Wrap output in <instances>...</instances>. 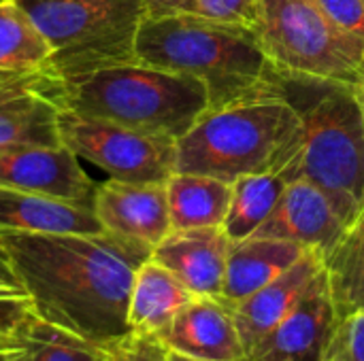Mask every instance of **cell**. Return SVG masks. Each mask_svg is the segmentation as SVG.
<instances>
[{
  "label": "cell",
  "mask_w": 364,
  "mask_h": 361,
  "mask_svg": "<svg viewBox=\"0 0 364 361\" xmlns=\"http://www.w3.org/2000/svg\"><path fill=\"white\" fill-rule=\"evenodd\" d=\"M36 315L98 347L130 332L134 274L154 247L100 234L0 232Z\"/></svg>",
  "instance_id": "1"
},
{
  "label": "cell",
  "mask_w": 364,
  "mask_h": 361,
  "mask_svg": "<svg viewBox=\"0 0 364 361\" xmlns=\"http://www.w3.org/2000/svg\"><path fill=\"white\" fill-rule=\"evenodd\" d=\"M136 60L196 77L209 91V111L260 100H288L290 79L250 23L196 13L145 17Z\"/></svg>",
  "instance_id": "2"
},
{
  "label": "cell",
  "mask_w": 364,
  "mask_h": 361,
  "mask_svg": "<svg viewBox=\"0 0 364 361\" xmlns=\"http://www.w3.org/2000/svg\"><path fill=\"white\" fill-rule=\"evenodd\" d=\"M288 100L303 119L301 149L279 174L316 183L350 226L364 206V117L352 85L292 77Z\"/></svg>",
  "instance_id": "3"
},
{
  "label": "cell",
  "mask_w": 364,
  "mask_h": 361,
  "mask_svg": "<svg viewBox=\"0 0 364 361\" xmlns=\"http://www.w3.org/2000/svg\"><path fill=\"white\" fill-rule=\"evenodd\" d=\"M303 119L290 100H260L207 111L177 140V172L235 183L282 172L299 155Z\"/></svg>",
  "instance_id": "4"
},
{
  "label": "cell",
  "mask_w": 364,
  "mask_h": 361,
  "mask_svg": "<svg viewBox=\"0 0 364 361\" xmlns=\"http://www.w3.org/2000/svg\"><path fill=\"white\" fill-rule=\"evenodd\" d=\"M62 106L175 140L211 109L200 79L139 60L62 81Z\"/></svg>",
  "instance_id": "5"
},
{
  "label": "cell",
  "mask_w": 364,
  "mask_h": 361,
  "mask_svg": "<svg viewBox=\"0 0 364 361\" xmlns=\"http://www.w3.org/2000/svg\"><path fill=\"white\" fill-rule=\"evenodd\" d=\"M49 47L47 72L60 81L136 60L145 0H17Z\"/></svg>",
  "instance_id": "6"
},
{
  "label": "cell",
  "mask_w": 364,
  "mask_h": 361,
  "mask_svg": "<svg viewBox=\"0 0 364 361\" xmlns=\"http://www.w3.org/2000/svg\"><path fill=\"white\" fill-rule=\"evenodd\" d=\"M269 55L288 77L354 85L364 43L339 30L316 0H256V21Z\"/></svg>",
  "instance_id": "7"
},
{
  "label": "cell",
  "mask_w": 364,
  "mask_h": 361,
  "mask_svg": "<svg viewBox=\"0 0 364 361\" xmlns=\"http://www.w3.org/2000/svg\"><path fill=\"white\" fill-rule=\"evenodd\" d=\"M62 143L79 157L124 183H166L177 172V140L73 111L60 115Z\"/></svg>",
  "instance_id": "8"
},
{
  "label": "cell",
  "mask_w": 364,
  "mask_h": 361,
  "mask_svg": "<svg viewBox=\"0 0 364 361\" xmlns=\"http://www.w3.org/2000/svg\"><path fill=\"white\" fill-rule=\"evenodd\" d=\"M0 187L41 194L94 209L98 183L79 157L62 143L53 147H19L0 153Z\"/></svg>",
  "instance_id": "9"
},
{
  "label": "cell",
  "mask_w": 364,
  "mask_h": 361,
  "mask_svg": "<svg viewBox=\"0 0 364 361\" xmlns=\"http://www.w3.org/2000/svg\"><path fill=\"white\" fill-rule=\"evenodd\" d=\"M337 319L328 277L322 270L299 306L252 351L250 361H326Z\"/></svg>",
  "instance_id": "10"
},
{
  "label": "cell",
  "mask_w": 364,
  "mask_h": 361,
  "mask_svg": "<svg viewBox=\"0 0 364 361\" xmlns=\"http://www.w3.org/2000/svg\"><path fill=\"white\" fill-rule=\"evenodd\" d=\"M346 230L348 223L337 213L331 198L316 183L294 179L286 185L271 217L254 236L292 240L326 255Z\"/></svg>",
  "instance_id": "11"
},
{
  "label": "cell",
  "mask_w": 364,
  "mask_h": 361,
  "mask_svg": "<svg viewBox=\"0 0 364 361\" xmlns=\"http://www.w3.org/2000/svg\"><path fill=\"white\" fill-rule=\"evenodd\" d=\"M164 345L198 361H250L232 306L222 298L194 296L160 334Z\"/></svg>",
  "instance_id": "12"
},
{
  "label": "cell",
  "mask_w": 364,
  "mask_h": 361,
  "mask_svg": "<svg viewBox=\"0 0 364 361\" xmlns=\"http://www.w3.org/2000/svg\"><path fill=\"white\" fill-rule=\"evenodd\" d=\"M94 213L105 232L149 247H156L173 230L166 183H124L107 179L96 187Z\"/></svg>",
  "instance_id": "13"
},
{
  "label": "cell",
  "mask_w": 364,
  "mask_h": 361,
  "mask_svg": "<svg viewBox=\"0 0 364 361\" xmlns=\"http://www.w3.org/2000/svg\"><path fill=\"white\" fill-rule=\"evenodd\" d=\"M230 238L220 228L171 230L151 251L194 296L222 298Z\"/></svg>",
  "instance_id": "14"
},
{
  "label": "cell",
  "mask_w": 364,
  "mask_h": 361,
  "mask_svg": "<svg viewBox=\"0 0 364 361\" xmlns=\"http://www.w3.org/2000/svg\"><path fill=\"white\" fill-rule=\"evenodd\" d=\"M322 270L324 253L307 249V253L284 274H279L245 300L230 304L247 357L260 345V340L299 306V302L305 298Z\"/></svg>",
  "instance_id": "15"
},
{
  "label": "cell",
  "mask_w": 364,
  "mask_h": 361,
  "mask_svg": "<svg viewBox=\"0 0 364 361\" xmlns=\"http://www.w3.org/2000/svg\"><path fill=\"white\" fill-rule=\"evenodd\" d=\"M62 81L19 89L0 98V153L19 147L62 145Z\"/></svg>",
  "instance_id": "16"
},
{
  "label": "cell",
  "mask_w": 364,
  "mask_h": 361,
  "mask_svg": "<svg viewBox=\"0 0 364 361\" xmlns=\"http://www.w3.org/2000/svg\"><path fill=\"white\" fill-rule=\"evenodd\" d=\"M0 232L100 234L105 228L90 206L0 187Z\"/></svg>",
  "instance_id": "17"
},
{
  "label": "cell",
  "mask_w": 364,
  "mask_h": 361,
  "mask_svg": "<svg viewBox=\"0 0 364 361\" xmlns=\"http://www.w3.org/2000/svg\"><path fill=\"white\" fill-rule=\"evenodd\" d=\"M307 247L264 236H247L243 240H232L228 251L226 277L222 287V300L237 304L247 296L262 289L267 283L292 268Z\"/></svg>",
  "instance_id": "18"
},
{
  "label": "cell",
  "mask_w": 364,
  "mask_h": 361,
  "mask_svg": "<svg viewBox=\"0 0 364 361\" xmlns=\"http://www.w3.org/2000/svg\"><path fill=\"white\" fill-rule=\"evenodd\" d=\"M192 298L194 294L168 268L149 257L134 274L128 302V328L132 332L160 336Z\"/></svg>",
  "instance_id": "19"
},
{
  "label": "cell",
  "mask_w": 364,
  "mask_h": 361,
  "mask_svg": "<svg viewBox=\"0 0 364 361\" xmlns=\"http://www.w3.org/2000/svg\"><path fill=\"white\" fill-rule=\"evenodd\" d=\"M168 215L173 230L220 228L232 200V183L215 177L175 172L166 181Z\"/></svg>",
  "instance_id": "20"
},
{
  "label": "cell",
  "mask_w": 364,
  "mask_h": 361,
  "mask_svg": "<svg viewBox=\"0 0 364 361\" xmlns=\"http://www.w3.org/2000/svg\"><path fill=\"white\" fill-rule=\"evenodd\" d=\"M337 317L364 311V206L339 243L324 255Z\"/></svg>",
  "instance_id": "21"
},
{
  "label": "cell",
  "mask_w": 364,
  "mask_h": 361,
  "mask_svg": "<svg viewBox=\"0 0 364 361\" xmlns=\"http://www.w3.org/2000/svg\"><path fill=\"white\" fill-rule=\"evenodd\" d=\"M286 179L279 172L264 174H247L232 183V200L228 206V215L222 223V230L230 240H243L254 236L256 230L271 217L277 206Z\"/></svg>",
  "instance_id": "22"
},
{
  "label": "cell",
  "mask_w": 364,
  "mask_h": 361,
  "mask_svg": "<svg viewBox=\"0 0 364 361\" xmlns=\"http://www.w3.org/2000/svg\"><path fill=\"white\" fill-rule=\"evenodd\" d=\"M49 47L17 0H0V70L47 72Z\"/></svg>",
  "instance_id": "23"
},
{
  "label": "cell",
  "mask_w": 364,
  "mask_h": 361,
  "mask_svg": "<svg viewBox=\"0 0 364 361\" xmlns=\"http://www.w3.org/2000/svg\"><path fill=\"white\" fill-rule=\"evenodd\" d=\"M9 361H105L102 349L36 317L17 338Z\"/></svg>",
  "instance_id": "24"
},
{
  "label": "cell",
  "mask_w": 364,
  "mask_h": 361,
  "mask_svg": "<svg viewBox=\"0 0 364 361\" xmlns=\"http://www.w3.org/2000/svg\"><path fill=\"white\" fill-rule=\"evenodd\" d=\"M100 349L105 361H173V351L160 336L132 330L105 343Z\"/></svg>",
  "instance_id": "25"
},
{
  "label": "cell",
  "mask_w": 364,
  "mask_h": 361,
  "mask_svg": "<svg viewBox=\"0 0 364 361\" xmlns=\"http://www.w3.org/2000/svg\"><path fill=\"white\" fill-rule=\"evenodd\" d=\"M326 361H364V311L337 319Z\"/></svg>",
  "instance_id": "26"
},
{
  "label": "cell",
  "mask_w": 364,
  "mask_h": 361,
  "mask_svg": "<svg viewBox=\"0 0 364 361\" xmlns=\"http://www.w3.org/2000/svg\"><path fill=\"white\" fill-rule=\"evenodd\" d=\"M30 298L21 291H0V338L17 340L36 319Z\"/></svg>",
  "instance_id": "27"
},
{
  "label": "cell",
  "mask_w": 364,
  "mask_h": 361,
  "mask_svg": "<svg viewBox=\"0 0 364 361\" xmlns=\"http://www.w3.org/2000/svg\"><path fill=\"white\" fill-rule=\"evenodd\" d=\"M316 4L339 30L364 43V0H316Z\"/></svg>",
  "instance_id": "28"
},
{
  "label": "cell",
  "mask_w": 364,
  "mask_h": 361,
  "mask_svg": "<svg viewBox=\"0 0 364 361\" xmlns=\"http://www.w3.org/2000/svg\"><path fill=\"white\" fill-rule=\"evenodd\" d=\"M194 13L211 19L254 26L256 0H194Z\"/></svg>",
  "instance_id": "29"
},
{
  "label": "cell",
  "mask_w": 364,
  "mask_h": 361,
  "mask_svg": "<svg viewBox=\"0 0 364 361\" xmlns=\"http://www.w3.org/2000/svg\"><path fill=\"white\" fill-rule=\"evenodd\" d=\"M49 79H53V74L45 72V70H36V72H11V70H0V98L15 94L19 89H28V87H36L47 83Z\"/></svg>",
  "instance_id": "30"
},
{
  "label": "cell",
  "mask_w": 364,
  "mask_h": 361,
  "mask_svg": "<svg viewBox=\"0 0 364 361\" xmlns=\"http://www.w3.org/2000/svg\"><path fill=\"white\" fill-rule=\"evenodd\" d=\"M145 11H147V17L194 13V0H145Z\"/></svg>",
  "instance_id": "31"
},
{
  "label": "cell",
  "mask_w": 364,
  "mask_h": 361,
  "mask_svg": "<svg viewBox=\"0 0 364 361\" xmlns=\"http://www.w3.org/2000/svg\"><path fill=\"white\" fill-rule=\"evenodd\" d=\"M0 291H21L23 294V287L17 279V272L13 268V262L0 240Z\"/></svg>",
  "instance_id": "32"
},
{
  "label": "cell",
  "mask_w": 364,
  "mask_h": 361,
  "mask_svg": "<svg viewBox=\"0 0 364 361\" xmlns=\"http://www.w3.org/2000/svg\"><path fill=\"white\" fill-rule=\"evenodd\" d=\"M17 347V340H11V338H0V361L9 360L11 351H15Z\"/></svg>",
  "instance_id": "33"
},
{
  "label": "cell",
  "mask_w": 364,
  "mask_h": 361,
  "mask_svg": "<svg viewBox=\"0 0 364 361\" xmlns=\"http://www.w3.org/2000/svg\"><path fill=\"white\" fill-rule=\"evenodd\" d=\"M352 89H354V94H356V100H358V104H360V111H363L364 117V72L360 74V79L352 85Z\"/></svg>",
  "instance_id": "34"
},
{
  "label": "cell",
  "mask_w": 364,
  "mask_h": 361,
  "mask_svg": "<svg viewBox=\"0 0 364 361\" xmlns=\"http://www.w3.org/2000/svg\"><path fill=\"white\" fill-rule=\"evenodd\" d=\"M173 361H198V360H190V357H183V355H177V353H173Z\"/></svg>",
  "instance_id": "35"
},
{
  "label": "cell",
  "mask_w": 364,
  "mask_h": 361,
  "mask_svg": "<svg viewBox=\"0 0 364 361\" xmlns=\"http://www.w3.org/2000/svg\"><path fill=\"white\" fill-rule=\"evenodd\" d=\"M6 361H9V360H6Z\"/></svg>",
  "instance_id": "36"
}]
</instances>
